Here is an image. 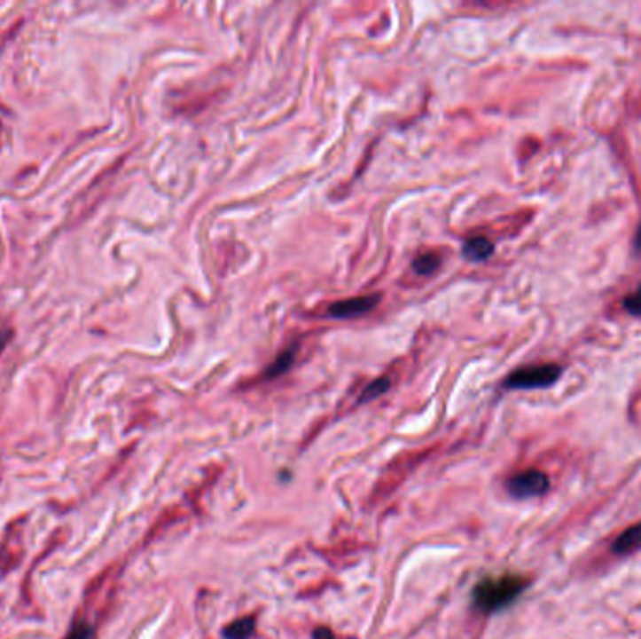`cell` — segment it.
I'll return each instance as SVG.
<instances>
[{
	"instance_id": "cell-1",
	"label": "cell",
	"mask_w": 641,
	"mask_h": 639,
	"mask_svg": "<svg viewBox=\"0 0 641 639\" xmlns=\"http://www.w3.org/2000/svg\"><path fill=\"white\" fill-rule=\"evenodd\" d=\"M528 587V580L521 576H489L484 578L473 591V602L484 613H496L508 608Z\"/></svg>"
},
{
	"instance_id": "cell-2",
	"label": "cell",
	"mask_w": 641,
	"mask_h": 639,
	"mask_svg": "<svg viewBox=\"0 0 641 639\" xmlns=\"http://www.w3.org/2000/svg\"><path fill=\"white\" fill-rule=\"evenodd\" d=\"M561 377V367L557 364H536L516 369L504 381L506 389L512 390H531V389H548Z\"/></svg>"
},
{
	"instance_id": "cell-3",
	"label": "cell",
	"mask_w": 641,
	"mask_h": 639,
	"mask_svg": "<svg viewBox=\"0 0 641 639\" xmlns=\"http://www.w3.org/2000/svg\"><path fill=\"white\" fill-rule=\"evenodd\" d=\"M508 493L516 499H533L544 495L550 490V478L546 473L536 469L523 470L506 482Z\"/></svg>"
},
{
	"instance_id": "cell-4",
	"label": "cell",
	"mask_w": 641,
	"mask_h": 639,
	"mask_svg": "<svg viewBox=\"0 0 641 639\" xmlns=\"http://www.w3.org/2000/svg\"><path fill=\"white\" fill-rule=\"evenodd\" d=\"M381 296L379 295H368V296H355V298H348V300H340L336 304L328 306L326 313L328 317L334 319H351V317H360L368 312H371L377 304H379Z\"/></svg>"
},
{
	"instance_id": "cell-5",
	"label": "cell",
	"mask_w": 641,
	"mask_h": 639,
	"mask_svg": "<svg viewBox=\"0 0 641 639\" xmlns=\"http://www.w3.org/2000/svg\"><path fill=\"white\" fill-rule=\"evenodd\" d=\"M493 244L484 237H473L464 244V257L473 263L486 261L493 254Z\"/></svg>"
},
{
	"instance_id": "cell-6",
	"label": "cell",
	"mask_w": 641,
	"mask_h": 639,
	"mask_svg": "<svg viewBox=\"0 0 641 639\" xmlns=\"http://www.w3.org/2000/svg\"><path fill=\"white\" fill-rule=\"evenodd\" d=\"M641 548V524L624 531L614 542V551L619 555H627Z\"/></svg>"
},
{
	"instance_id": "cell-7",
	"label": "cell",
	"mask_w": 641,
	"mask_h": 639,
	"mask_svg": "<svg viewBox=\"0 0 641 639\" xmlns=\"http://www.w3.org/2000/svg\"><path fill=\"white\" fill-rule=\"evenodd\" d=\"M255 630V622L252 617H244L238 619L231 625L223 628V637L225 639H250L254 635Z\"/></svg>"
},
{
	"instance_id": "cell-8",
	"label": "cell",
	"mask_w": 641,
	"mask_h": 639,
	"mask_svg": "<svg viewBox=\"0 0 641 639\" xmlns=\"http://www.w3.org/2000/svg\"><path fill=\"white\" fill-rule=\"evenodd\" d=\"M294 357H297V347L287 349L285 352H282V355H279V357L272 362V366L267 369V377L272 379V377H278V375L285 374L287 369L293 366Z\"/></svg>"
},
{
	"instance_id": "cell-9",
	"label": "cell",
	"mask_w": 641,
	"mask_h": 639,
	"mask_svg": "<svg viewBox=\"0 0 641 639\" xmlns=\"http://www.w3.org/2000/svg\"><path fill=\"white\" fill-rule=\"evenodd\" d=\"M441 264V257L435 254H422L413 261V268L415 272L420 276H430L434 274Z\"/></svg>"
},
{
	"instance_id": "cell-10",
	"label": "cell",
	"mask_w": 641,
	"mask_h": 639,
	"mask_svg": "<svg viewBox=\"0 0 641 639\" xmlns=\"http://www.w3.org/2000/svg\"><path fill=\"white\" fill-rule=\"evenodd\" d=\"M390 379L388 377H379V379H375V381H371L368 386H366V389L363 390V394H360V403H364V401H371V399H375V398H379L381 394H385L388 389H390Z\"/></svg>"
},
{
	"instance_id": "cell-11",
	"label": "cell",
	"mask_w": 641,
	"mask_h": 639,
	"mask_svg": "<svg viewBox=\"0 0 641 639\" xmlns=\"http://www.w3.org/2000/svg\"><path fill=\"white\" fill-rule=\"evenodd\" d=\"M66 639H96V634L87 622H79V625H75L72 632L66 635Z\"/></svg>"
},
{
	"instance_id": "cell-12",
	"label": "cell",
	"mask_w": 641,
	"mask_h": 639,
	"mask_svg": "<svg viewBox=\"0 0 641 639\" xmlns=\"http://www.w3.org/2000/svg\"><path fill=\"white\" fill-rule=\"evenodd\" d=\"M624 308H627L629 313L632 315H641V288L630 296L624 298Z\"/></svg>"
},
{
	"instance_id": "cell-13",
	"label": "cell",
	"mask_w": 641,
	"mask_h": 639,
	"mask_svg": "<svg viewBox=\"0 0 641 639\" xmlns=\"http://www.w3.org/2000/svg\"><path fill=\"white\" fill-rule=\"evenodd\" d=\"M314 639H336V637H334V634H332L331 630H328V628H317V630L314 632Z\"/></svg>"
},
{
	"instance_id": "cell-14",
	"label": "cell",
	"mask_w": 641,
	"mask_h": 639,
	"mask_svg": "<svg viewBox=\"0 0 641 639\" xmlns=\"http://www.w3.org/2000/svg\"><path fill=\"white\" fill-rule=\"evenodd\" d=\"M8 338H10V334H8V332H6V334H0V352H3V349H4L6 342H8Z\"/></svg>"
},
{
	"instance_id": "cell-15",
	"label": "cell",
	"mask_w": 641,
	"mask_h": 639,
	"mask_svg": "<svg viewBox=\"0 0 641 639\" xmlns=\"http://www.w3.org/2000/svg\"><path fill=\"white\" fill-rule=\"evenodd\" d=\"M636 248L641 251V225L637 229V234H636Z\"/></svg>"
}]
</instances>
